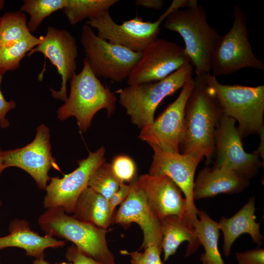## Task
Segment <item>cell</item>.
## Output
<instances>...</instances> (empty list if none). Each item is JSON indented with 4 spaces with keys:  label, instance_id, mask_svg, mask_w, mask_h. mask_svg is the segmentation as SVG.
Here are the masks:
<instances>
[{
    "label": "cell",
    "instance_id": "277c9868",
    "mask_svg": "<svg viewBox=\"0 0 264 264\" xmlns=\"http://www.w3.org/2000/svg\"><path fill=\"white\" fill-rule=\"evenodd\" d=\"M223 114L238 122L242 138L264 132V86L224 85L211 73L203 74Z\"/></svg>",
    "mask_w": 264,
    "mask_h": 264
},
{
    "label": "cell",
    "instance_id": "8d00e7d4",
    "mask_svg": "<svg viewBox=\"0 0 264 264\" xmlns=\"http://www.w3.org/2000/svg\"><path fill=\"white\" fill-rule=\"evenodd\" d=\"M3 151L0 148V175L3 170L6 169L3 164Z\"/></svg>",
    "mask_w": 264,
    "mask_h": 264
},
{
    "label": "cell",
    "instance_id": "d6986e66",
    "mask_svg": "<svg viewBox=\"0 0 264 264\" xmlns=\"http://www.w3.org/2000/svg\"><path fill=\"white\" fill-rule=\"evenodd\" d=\"M249 183V180L227 169L206 166L198 173L195 178L193 199L195 200L213 197L221 193H241Z\"/></svg>",
    "mask_w": 264,
    "mask_h": 264
},
{
    "label": "cell",
    "instance_id": "1f68e13d",
    "mask_svg": "<svg viewBox=\"0 0 264 264\" xmlns=\"http://www.w3.org/2000/svg\"><path fill=\"white\" fill-rule=\"evenodd\" d=\"M238 264H264V249L258 246L244 252H236Z\"/></svg>",
    "mask_w": 264,
    "mask_h": 264
},
{
    "label": "cell",
    "instance_id": "9c48e42d",
    "mask_svg": "<svg viewBox=\"0 0 264 264\" xmlns=\"http://www.w3.org/2000/svg\"><path fill=\"white\" fill-rule=\"evenodd\" d=\"M81 43L95 75L116 82L128 78L142 57L99 38L88 25L82 28Z\"/></svg>",
    "mask_w": 264,
    "mask_h": 264
},
{
    "label": "cell",
    "instance_id": "5b68a950",
    "mask_svg": "<svg viewBox=\"0 0 264 264\" xmlns=\"http://www.w3.org/2000/svg\"><path fill=\"white\" fill-rule=\"evenodd\" d=\"M45 235L72 242L83 253L103 264H117L109 248L107 229L79 220L59 208L46 209L38 219Z\"/></svg>",
    "mask_w": 264,
    "mask_h": 264
},
{
    "label": "cell",
    "instance_id": "ffe728a7",
    "mask_svg": "<svg viewBox=\"0 0 264 264\" xmlns=\"http://www.w3.org/2000/svg\"><path fill=\"white\" fill-rule=\"evenodd\" d=\"M9 234L0 237V250L7 247H18L25 251L26 255L44 258V250L48 248L63 247L64 241L58 240L45 235L40 236L32 231L29 222L24 219L12 220L8 227Z\"/></svg>",
    "mask_w": 264,
    "mask_h": 264
},
{
    "label": "cell",
    "instance_id": "5bb4252c",
    "mask_svg": "<svg viewBox=\"0 0 264 264\" xmlns=\"http://www.w3.org/2000/svg\"><path fill=\"white\" fill-rule=\"evenodd\" d=\"M154 151L149 174L166 175L180 188L187 202V216L194 226L199 210L193 197L195 176L198 165L202 159L193 155L164 151L154 145H149Z\"/></svg>",
    "mask_w": 264,
    "mask_h": 264
},
{
    "label": "cell",
    "instance_id": "d6a6232c",
    "mask_svg": "<svg viewBox=\"0 0 264 264\" xmlns=\"http://www.w3.org/2000/svg\"><path fill=\"white\" fill-rule=\"evenodd\" d=\"M65 257L72 264H103L83 253L74 244L67 248Z\"/></svg>",
    "mask_w": 264,
    "mask_h": 264
},
{
    "label": "cell",
    "instance_id": "d590c367",
    "mask_svg": "<svg viewBox=\"0 0 264 264\" xmlns=\"http://www.w3.org/2000/svg\"><path fill=\"white\" fill-rule=\"evenodd\" d=\"M135 2L137 6L157 10L162 8L164 4L162 0H136Z\"/></svg>",
    "mask_w": 264,
    "mask_h": 264
},
{
    "label": "cell",
    "instance_id": "f35d334b",
    "mask_svg": "<svg viewBox=\"0 0 264 264\" xmlns=\"http://www.w3.org/2000/svg\"><path fill=\"white\" fill-rule=\"evenodd\" d=\"M4 5V1L3 0H0V10L3 8Z\"/></svg>",
    "mask_w": 264,
    "mask_h": 264
},
{
    "label": "cell",
    "instance_id": "ac0fdd59",
    "mask_svg": "<svg viewBox=\"0 0 264 264\" xmlns=\"http://www.w3.org/2000/svg\"><path fill=\"white\" fill-rule=\"evenodd\" d=\"M136 181L159 220L173 215L187 217L186 200L180 188L168 176L144 174Z\"/></svg>",
    "mask_w": 264,
    "mask_h": 264
},
{
    "label": "cell",
    "instance_id": "4dcf8cb0",
    "mask_svg": "<svg viewBox=\"0 0 264 264\" xmlns=\"http://www.w3.org/2000/svg\"><path fill=\"white\" fill-rule=\"evenodd\" d=\"M144 249L143 252H129L126 250H120L121 254L131 257V264H163L160 258L162 249L157 245H150Z\"/></svg>",
    "mask_w": 264,
    "mask_h": 264
},
{
    "label": "cell",
    "instance_id": "2e32d148",
    "mask_svg": "<svg viewBox=\"0 0 264 264\" xmlns=\"http://www.w3.org/2000/svg\"><path fill=\"white\" fill-rule=\"evenodd\" d=\"M40 43L27 54L30 56L35 52H41L45 59L49 60L61 77L60 90L50 88L55 99L65 102L67 98V82L76 73V59L78 55L75 38L65 29H57L51 26L47 27L45 36H40Z\"/></svg>",
    "mask_w": 264,
    "mask_h": 264
},
{
    "label": "cell",
    "instance_id": "30bf717a",
    "mask_svg": "<svg viewBox=\"0 0 264 264\" xmlns=\"http://www.w3.org/2000/svg\"><path fill=\"white\" fill-rule=\"evenodd\" d=\"M190 63L184 48L174 42L156 39L142 52V57L127 78L128 85L160 81Z\"/></svg>",
    "mask_w": 264,
    "mask_h": 264
},
{
    "label": "cell",
    "instance_id": "7a4b0ae2",
    "mask_svg": "<svg viewBox=\"0 0 264 264\" xmlns=\"http://www.w3.org/2000/svg\"><path fill=\"white\" fill-rule=\"evenodd\" d=\"M70 84L69 95L57 111L60 121L74 116L80 132H85L100 110L106 109L108 117L115 112L116 96L95 75L86 57L83 60L82 70L72 76Z\"/></svg>",
    "mask_w": 264,
    "mask_h": 264
},
{
    "label": "cell",
    "instance_id": "603a6c76",
    "mask_svg": "<svg viewBox=\"0 0 264 264\" xmlns=\"http://www.w3.org/2000/svg\"><path fill=\"white\" fill-rule=\"evenodd\" d=\"M72 216L77 220L107 229L112 223L113 214L108 200L87 186L77 198Z\"/></svg>",
    "mask_w": 264,
    "mask_h": 264
},
{
    "label": "cell",
    "instance_id": "cb8c5ba5",
    "mask_svg": "<svg viewBox=\"0 0 264 264\" xmlns=\"http://www.w3.org/2000/svg\"><path fill=\"white\" fill-rule=\"evenodd\" d=\"M194 228L205 252L200 257L203 264H225L218 248L220 229L218 222L212 220L203 210L198 211Z\"/></svg>",
    "mask_w": 264,
    "mask_h": 264
},
{
    "label": "cell",
    "instance_id": "52a82bcc",
    "mask_svg": "<svg viewBox=\"0 0 264 264\" xmlns=\"http://www.w3.org/2000/svg\"><path fill=\"white\" fill-rule=\"evenodd\" d=\"M191 0H174L159 18L154 21H144L140 17L123 21L117 24L112 19L109 11L88 20L86 24L96 28L97 35L109 43L121 46L135 52H142L152 42L156 39L160 25L173 12L192 5Z\"/></svg>",
    "mask_w": 264,
    "mask_h": 264
},
{
    "label": "cell",
    "instance_id": "7402d4cb",
    "mask_svg": "<svg viewBox=\"0 0 264 264\" xmlns=\"http://www.w3.org/2000/svg\"><path fill=\"white\" fill-rule=\"evenodd\" d=\"M162 239L161 247L164 262L174 255L184 242L188 243L185 257L194 253L201 245L194 227L186 216H169L160 219Z\"/></svg>",
    "mask_w": 264,
    "mask_h": 264
},
{
    "label": "cell",
    "instance_id": "6da1fadb",
    "mask_svg": "<svg viewBox=\"0 0 264 264\" xmlns=\"http://www.w3.org/2000/svg\"><path fill=\"white\" fill-rule=\"evenodd\" d=\"M187 99L179 149L182 154L205 158L206 164L215 151L216 130L223 113L203 74L196 75Z\"/></svg>",
    "mask_w": 264,
    "mask_h": 264
},
{
    "label": "cell",
    "instance_id": "74e56055",
    "mask_svg": "<svg viewBox=\"0 0 264 264\" xmlns=\"http://www.w3.org/2000/svg\"><path fill=\"white\" fill-rule=\"evenodd\" d=\"M32 264H49V263L47 261L44 259V258H39L34 260L33 261Z\"/></svg>",
    "mask_w": 264,
    "mask_h": 264
},
{
    "label": "cell",
    "instance_id": "8992f818",
    "mask_svg": "<svg viewBox=\"0 0 264 264\" xmlns=\"http://www.w3.org/2000/svg\"><path fill=\"white\" fill-rule=\"evenodd\" d=\"M193 70L192 66L188 64L160 81L128 85L117 90L118 102L126 110L132 123L140 130L151 125L159 104L182 88L192 77Z\"/></svg>",
    "mask_w": 264,
    "mask_h": 264
},
{
    "label": "cell",
    "instance_id": "9a60e30c",
    "mask_svg": "<svg viewBox=\"0 0 264 264\" xmlns=\"http://www.w3.org/2000/svg\"><path fill=\"white\" fill-rule=\"evenodd\" d=\"M191 77L182 88L177 98L169 104L149 126L141 130L138 138L149 145H154L166 152L178 153L185 109L194 86Z\"/></svg>",
    "mask_w": 264,
    "mask_h": 264
},
{
    "label": "cell",
    "instance_id": "f546056e",
    "mask_svg": "<svg viewBox=\"0 0 264 264\" xmlns=\"http://www.w3.org/2000/svg\"><path fill=\"white\" fill-rule=\"evenodd\" d=\"M111 170L116 177L122 183L134 181L136 167L134 161L126 155L115 156L110 163Z\"/></svg>",
    "mask_w": 264,
    "mask_h": 264
},
{
    "label": "cell",
    "instance_id": "44dd1931",
    "mask_svg": "<svg viewBox=\"0 0 264 264\" xmlns=\"http://www.w3.org/2000/svg\"><path fill=\"white\" fill-rule=\"evenodd\" d=\"M255 210V199L251 197L232 217L220 219L218 225L223 235L222 249L225 256L230 255L234 241L244 233L249 234L258 246L263 244L264 237L260 232V222L256 221Z\"/></svg>",
    "mask_w": 264,
    "mask_h": 264
},
{
    "label": "cell",
    "instance_id": "484cf974",
    "mask_svg": "<svg viewBox=\"0 0 264 264\" xmlns=\"http://www.w3.org/2000/svg\"><path fill=\"white\" fill-rule=\"evenodd\" d=\"M31 34L23 12H7L0 17V49L10 46Z\"/></svg>",
    "mask_w": 264,
    "mask_h": 264
},
{
    "label": "cell",
    "instance_id": "f1b7e54d",
    "mask_svg": "<svg viewBox=\"0 0 264 264\" xmlns=\"http://www.w3.org/2000/svg\"><path fill=\"white\" fill-rule=\"evenodd\" d=\"M121 183L113 173L110 163L105 162L91 175L88 186L108 200Z\"/></svg>",
    "mask_w": 264,
    "mask_h": 264
},
{
    "label": "cell",
    "instance_id": "4fadbf2b",
    "mask_svg": "<svg viewBox=\"0 0 264 264\" xmlns=\"http://www.w3.org/2000/svg\"><path fill=\"white\" fill-rule=\"evenodd\" d=\"M36 130L35 138L25 146L3 151V164L6 168L16 167L25 171L39 188L45 190L50 179L49 171L60 169L52 156L49 128L41 124Z\"/></svg>",
    "mask_w": 264,
    "mask_h": 264
},
{
    "label": "cell",
    "instance_id": "ab89813d",
    "mask_svg": "<svg viewBox=\"0 0 264 264\" xmlns=\"http://www.w3.org/2000/svg\"><path fill=\"white\" fill-rule=\"evenodd\" d=\"M1 204V201L0 200V205Z\"/></svg>",
    "mask_w": 264,
    "mask_h": 264
},
{
    "label": "cell",
    "instance_id": "ba28073f",
    "mask_svg": "<svg viewBox=\"0 0 264 264\" xmlns=\"http://www.w3.org/2000/svg\"><path fill=\"white\" fill-rule=\"evenodd\" d=\"M232 26L227 33L220 35L211 60L212 75L217 76L235 73L250 67L264 69L263 62L254 55L248 40L247 17L236 4Z\"/></svg>",
    "mask_w": 264,
    "mask_h": 264
},
{
    "label": "cell",
    "instance_id": "3957f363",
    "mask_svg": "<svg viewBox=\"0 0 264 264\" xmlns=\"http://www.w3.org/2000/svg\"><path fill=\"white\" fill-rule=\"evenodd\" d=\"M164 27L182 37L196 75L210 73L211 57L220 35L208 24L203 7L198 5L173 12L166 18Z\"/></svg>",
    "mask_w": 264,
    "mask_h": 264
},
{
    "label": "cell",
    "instance_id": "d4e9b609",
    "mask_svg": "<svg viewBox=\"0 0 264 264\" xmlns=\"http://www.w3.org/2000/svg\"><path fill=\"white\" fill-rule=\"evenodd\" d=\"M118 0H67L62 10L68 22L75 25L86 19L98 17L106 12Z\"/></svg>",
    "mask_w": 264,
    "mask_h": 264
},
{
    "label": "cell",
    "instance_id": "4316f807",
    "mask_svg": "<svg viewBox=\"0 0 264 264\" xmlns=\"http://www.w3.org/2000/svg\"><path fill=\"white\" fill-rule=\"evenodd\" d=\"M41 42L32 34L16 44L0 49V75L20 67L22 59Z\"/></svg>",
    "mask_w": 264,
    "mask_h": 264
},
{
    "label": "cell",
    "instance_id": "7c38bea8",
    "mask_svg": "<svg viewBox=\"0 0 264 264\" xmlns=\"http://www.w3.org/2000/svg\"><path fill=\"white\" fill-rule=\"evenodd\" d=\"M236 122L223 114L221 117L215 136L217 157L214 166L227 169L249 180L258 174L263 162L255 154L244 151Z\"/></svg>",
    "mask_w": 264,
    "mask_h": 264
},
{
    "label": "cell",
    "instance_id": "83f0119b",
    "mask_svg": "<svg viewBox=\"0 0 264 264\" xmlns=\"http://www.w3.org/2000/svg\"><path fill=\"white\" fill-rule=\"evenodd\" d=\"M67 0H24L20 11L28 14L27 26L30 32L36 30L43 20L66 6Z\"/></svg>",
    "mask_w": 264,
    "mask_h": 264
},
{
    "label": "cell",
    "instance_id": "836d02e7",
    "mask_svg": "<svg viewBox=\"0 0 264 264\" xmlns=\"http://www.w3.org/2000/svg\"><path fill=\"white\" fill-rule=\"evenodd\" d=\"M131 187V183L129 184L121 183L119 189L108 199L109 205L112 213L114 214L116 206L121 205L128 197Z\"/></svg>",
    "mask_w": 264,
    "mask_h": 264
},
{
    "label": "cell",
    "instance_id": "8fae6325",
    "mask_svg": "<svg viewBox=\"0 0 264 264\" xmlns=\"http://www.w3.org/2000/svg\"><path fill=\"white\" fill-rule=\"evenodd\" d=\"M105 154L104 147L93 152L89 151L87 158L78 161V167L73 172L62 178H50L45 189L44 208H59L67 214H72L75 202L88 186L91 175L105 162Z\"/></svg>",
    "mask_w": 264,
    "mask_h": 264
},
{
    "label": "cell",
    "instance_id": "e0dca14e",
    "mask_svg": "<svg viewBox=\"0 0 264 264\" xmlns=\"http://www.w3.org/2000/svg\"><path fill=\"white\" fill-rule=\"evenodd\" d=\"M136 180L131 183L129 195L114 213L112 223L124 226L133 222L137 223L143 234L140 249L150 245H157L161 248L162 235L160 220L152 209Z\"/></svg>",
    "mask_w": 264,
    "mask_h": 264
},
{
    "label": "cell",
    "instance_id": "60d3db41",
    "mask_svg": "<svg viewBox=\"0 0 264 264\" xmlns=\"http://www.w3.org/2000/svg\"><path fill=\"white\" fill-rule=\"evenodd\" d=\"M0 264H1L0 262Z\"/></svg>",
    "mask_w": 264,
    "mask_h": 264
},
{
    "label": "cell",
    "instance_id": "e575fe53",
    "mask_svg": "<svg viewBox=\"0 0 264 264\" xmlns=\"http://www.w3.org/2000/svg\"><path fill=\"white\" fill-rule=\"evenodd\" d=\"M2 77L3 75H0V127L5 129L10 125L9 121L6 118V115L9 110L15 108L16 103L13 100L8 101L4 97L0 89Z\"/></svg>",
    "mask_w": 264,
    "mask_h": 264
}]
</instances>
